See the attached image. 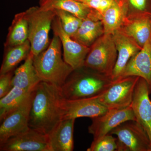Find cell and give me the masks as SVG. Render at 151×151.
I'll return each mask as SVG.
<instances>
[{
  "label": "cell",
  "instance_id": "obj_18",
  "mask_svg": "<svg viewBox=\"0 0 151 151\" xmlns=\"http://www.w3.org/2000/svg\"><path fill=\"white\" fill-rule=\"evenodd\" d=\"M39 4L44 9L67 11L82 20L89 17L102 20L98 12L78 0H39Z\"/></svg>",
  "mask_w": 151,
  "mask_h": 151
},
{
  "label": "cell",
  "instance_id": "obj_7",
  "mask_svg": "<svg viewBox=\"0 0 151 151\" xmlns=\"http://www.w3.org/2000/svg\"><path fill=\"white\" fill-rule=\"evenodd\" d=\"M110 134L117 136L118 151H151V141L136 121L124 122Z\"/></svg>",
  "mask_w": 151,
  "mask_h": 151
},
{
  "label": "cell",
  "instance_id": "obj_13",
  "mask_svg": "<svg viewBox=\"0 0 151 151\" xmlns=\"http://www.w3.org/2000/svg\"><path fill=\"white\" fill-rule=\"evenodd\" d=\"M63 120L81 117L95 118L104 114L108 109L100 104L96 97L78 100L62 98L60 103Z\"/></svg>",
  "mask_w": 151,
  "mask_h": 151
},
{
  "label": "cell",
  "instance_id": "obj_16",
  "mask_svg": "<svg viewBox=\"0 0 151 151\" xmlns=\"http://www.w3.org/2000/svg\"><path fill=\"white\" fill-rule=\"evenodd\" d=\"M120 29L142 47L151 35V15L126 17Z\"/></svg>",
  "mask_w": 151,
  "mask_h": 151
},
{
  "label": "cell",
  "instance_id": "obj_3",
  "mask_svg": "<svg viewBox=\"0 0 151 151\" xmlns=\"http://www.w3.org/2000/svg\"><path fill=\"white\" fill-rule=\"evenodd\" d=\"M61 46L59 37L54 34L48 47L33 57L34 65L41 81L59 89L74 70L62 59Z\"/></svg>",
  "mask_w": 151,
  "mask_h": 151
},
{
  "label": "cell",
  "instance_id": "obj_17",
  "mask_svg": "<svg viewBox=\"0 0 151 151\" xmlns=\"http://www.w3.org/2000/svg\"><path fill=\"white\" fill-rule=\"evenodd\" d=\"M75 119L62 120L48 135L50 151H72Z\"/></svg>",
  "mask_w": 151,
  "mask_h": 151
},
{
  "label": "cell",
  "instance_id": "obj_9",
  "mask_svg": "<svg viewBox=\"0 0 151 151\" xmlns=\"http://www.w3.org/2000/svg\"><path fill=\"white\" fill-rule=\"evenodd\" d=\"M92 119L88 132L93 135L94 140L110 134L113 129L124 122L136 121L131 105L121 109H108L104 114Z\"/></svg>",
  "mask_w": 151,
  "mask_h": 151
},
{
  "label": "cell",
  "instance_id": "obj_14",
  "mask_svg": "<svg viewBox=\"0 0 151 151\" xmlns=\"http://www.w3.org/2000/svg\"><path fill=\"white\" fill-rule=\"evenodd\" d=\"M112 35L118 52L117 60L112 76V80L115 81L121 78L130 60L142 47L120 29Z\"/></svg>",
  "mask_w": 151,
  "mask_h": 151
},
{
  "label": "cell",
  "instance_id": "obj_23",
  "mask_svg": "<svg viewBox=\"0 0 151 151\" xmlns=\"http://www.w3.org/2000/svg\"><path fill=\"white\" fill-rule=\"evenodd\" d=\"M126 17V12L122 3L115 2L102 15L104 34L112 35L119 29Z\"/></svg>",
  "mask_w": 151,
  "mask_h": 151
},
{
  "label": "cell",
  "instance_id": "obj_25",
  "mask_svg": "<svg viewBox=\"0 0 151 151\" xmlns=\"http://www.w3.org/2000/svg\"><path fill=\"white\" fill-rule=\"evenodd\" d=\"M59 18L63 29L67 35L72 37L75 35L82 21V19L71 13L61 10H53Z\"/></svg>",
  "mask_w": 151,
  "mask_h": 151
},
{
  "label": "cell",
  "instance_id": "obj_12",
  "mask_svg": "<svg viewBox=\"0 0 151 151\" xmlns=\"http://www.w3.org/2000/svg\"><path fill=\"white\" fill-rule=\"evenodd\" d=\"M148 84L140 77L134 92L131 106L136 121L143 127L151 141V100Z\"/></svg>",
  "mask_w": 151,
  "mask_h": 151
},
{
  "label": "cell",
  "instance_id": "obj_1",
  "mask_svg": "<svg viewBox=\"0 0 151 151\" xmlns=\"http://www.w3.org/2000/svg\"><path fill=\"white\" fill-rule=\"evenodd\" d=\"M59 88L41 81L36 86L30 112L29 127L48 135L63 120Z\"/></svg>",
  "mask_w": 151,
  "mask_h": 151
},
{
  "label": "cell",
  "instance_id": "obj_27",
  "mask_svg": "<svg viewBox=\"0 0 151 151\" xmlns=\"http://www.w3.org/2000/svg\"><path fill=\"white\" fill-rule=\"evenodd\" d=\"M117 139L109 134L99 138L93 140L87 151H118Z\"/></svg>",
  "mask_w": 151,
  "mask_h": 151
},
{
  "label": "cell",
  "instance_id": "obj_22",
  "mask_svg": "<svg viewBox=\"0 0 151 151\" xmlns=\"http://www.w3.org/2000/svg\"><path fill=\"white\" fill-rule=\"evenodd\" d=\"M31 52V45L28 40L24 43L7 49L0 70V74L12 71L19 63L25 60Z\"/></svg>",
  "mask_w": 151,
  "mask_h": 151
},
{
  "label": "cell",
  "instance_id": "obj_15",
  "mask_svg": "<svg viewBox=\"0 0 151 151\" xmlns=\"http://www.w3.org/2000/svg\"><path fill=\"white\" fill-rule=\"evenodd\" d=\"M129 76L144 78L151 92V35L142 49L130 60L121 78Z\"/></svg>",
  "mask_w": 151,
  "mask_h": 151
},
{
  "label": "cell",
  "instance_id": "obj_20",
  "mask_svg": "<svg viewBox=\"0 0 151 151\" xmlns=\"http://www.w3.org/2000/svg\"><path fill=\"white\" fill-rule=\"evenodd\" d=\"M103 34L104 29L102 20L89 17L82 20L78 30L71 37L84 46L90 47Z\"/></svg>",
  "mask_w": 151,
  "mask_h": 151
},
{
  "label": "cell",
  "instance_id": "obj_4",
  "mask_svg": "<svg viewBox=\"0 0 151 151\" xmlns=\"http://www.w3.org/2000/svg\"><path fill=\"white\" fill-rule=\"evenodd\" d=\"M24 12L28 25L31 52L35 56L49 45V34L56 15L54 10L44 9L40 6L31 7Z\"/></svg>",
  "mask_w": 151,
  "mask_h": 151
},
{
  "label": "cell",
  "instance_id": "obj_21",
  "mask_svg": "<svg viewBox=\"0 0 151 151\" xmlns=\"http://www.w3.org/2000/svg\"><path fill=\"white\" fill-rule=\"evenodd\" d=\"M28 40V25L25 12L17 14L9 27L8 33L4 44L9 48L24 43Z\"/></svg>",
  "mask_w": 151,
  "mask_h": 151
},
{
  "label": "cell",
  "instance_id": "obj_19",
  "mask_svg": "<svg viewBox=\"0 0 151 151\" xmlns=\"http://www.w3.org/2000/svg\"><path fill=\"white\" fill-rule=\"evenodd\" d=\"M33 57L30 52L24 62L15 70L12 79L13 86L31 92L41 81L34 65Z\"/></svg>",
  "mask_w": 151,
  "mask_h": 151
},
{
  "label": "cell",
  "instance_id": "obj_24",
  "mask_svg": "<svg viewBox=\"0 0 151 151\" xmlns=\"http://www.w3.org/2000/svg\"><path fill=\"white\" fill-rule=\"evenodd\" d=\"M32 91L28 92L17 86H13L6 95L0 98L1 123L23 102Z\"/></svg>",
  "mask_w": 151,
  "mask_h": 151
},
{
  "label": "cell",
  "instance_id": "obj_30",
  "mask_svg": "<svg viewBox=\"0 0 151 151\" xmlns=\"http://www.w3.org/2000/svg\"><path fill=\"white\" fill-rule=\"evenodd\" d=\"M115 1H116L118 2H119V1H120V0H115Z\"/></svg>",
  "mask_w": 151,
  "mask_h": 151
},
{
  "label": "cell",
  "instance_id": "obj_11",
  "mask_svg": "<svg viewBox=\"0 0 151 151\" xmlns=\"http://www.w3.org/2000/svg\"><path fill=\"white\" fill-rule=\"evenodd\" d=\"M1 151H50L47 135L30 128L0 144Z\"/></svg>",
  "mask_w": 151,
  "mask_h": 151
},
{
  "label": "cell",
  "instance_id": "obj_6",
  "mask_svg": "<svg viewBox=\"0 0 151 151\" xmlns=\"http://www.w3.org/2000/svg\"><path fill=\"white\" fill-rule=\"evenodd\" d=\"M139 78L129 76L115 80L102 94L96 96V98L108 109L129 107L132 104L135 87Z\"/></svg>",
  "mask_w": 151,
  "mask_h": 151
},
{
  "label": "cell",
  "instance_id": "obj_5",
  "mask_svg": "<svg viewBox=\"0 0 151 151\" xmlns=\"http://www.w3.org/2000/svg\"><path fill=\"white\" fill-rule=\"evenodd\" d=\"M117 57L112 35L104 34L90 47L84 66L112 78Z\"/></svg>",
  "mask_w": 151,
  "mask_h": 151
},
{
  "label": "cell",
  "instance_id": "obj_8",
  "mask_svg": "<svg viewBox=\"0 0 151 151\" xmlns=\"http://www.w3.org/2000/svg\"><path fill=\"white\" fill-rule=\"evenodd\" d=\"M34 89L17 108L10 113L1 122L0 144L29 129V121Z\"/></svg>",
  "mask_w": 151,
  "mask_h": 151
},
{
  "label": "cell",
  "instance_id": "obj_26",
  "mask_svg": "<svg viewBox=\"0 0 151 151\" xmlns=\"http://www.w3.org/2000/svg\"><path fill=\"white\" fill-rule=\"evenodd\" d=\"M126 17L138 14L151 15V0H120Z\"/></svg>",
  "mask_w": 151,
  "mask_h": 151
},
{
  "label": "cell",
  "instance_id": "obj_29",
  "mask_svg": "<svg viewBox=\"0 0 151 151\" xmlns=\"http://www.w3.org/2000/svg\"><path fill=\"white\" fill-rule=\"evenodd\" d=\"M0 75V98H1L6 95L13 87L12 85L13 74L12 71Z\"/></svg>",
  "mask_w": 151,
  "mask_h": 151
},
{
  "label": "cell",
  "instance_id": "obj_10",
  "mask_svg": "<svg viewBox=\"0 0 151 151\" xmlns=\"http://www.w3.org/2000/svg\"><path fill=\"white\" fill-rule=\"evenodd\" d=\"M53 33L59 37L63 50V59L74 70L84 66L90 47L73 40L63 29L60 20L56 17L52 24Z\"/></svg>",
  "mask_w": 151,
  "mask_h": 151
},
{
  "label": "cell",
  "instance_id": "obj_2",
  "mask_svg": "<svg viewBox=\"0 0 151 151\" xmlns=\"http://www.w3.org/2000/svg\"><path fill=\"white\" fill-rule=\"evenodd\" d=\"M113 81L111 77L84 66L73 70L59 89L66 100L85 99L102 94Z\"/></svg>",
  "mask_w": 151,
  "mask_h": 151
},
{
  "label": "cell",
  "instance_id": "obj_28",
  "mask_svg": "<svg viewBox=\"0 0 151 151\" xmlns=\"http://www.w3.org/2000/svg\"><path fill=\"white\" fill-rule=\"evenodd\" d=\"M103 15L105 11L116 1L115 0H78Z\"/></svg>",
  "mask_w": 151,
  "mask_h": 151
}]
</instances>
